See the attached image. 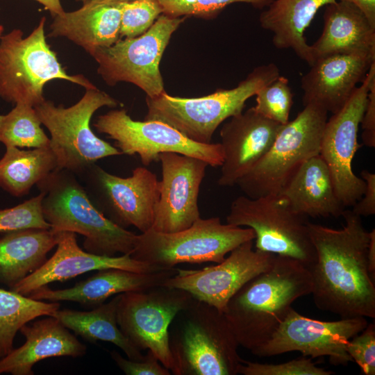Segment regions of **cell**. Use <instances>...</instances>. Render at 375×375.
<instances>
[{"instance_id": "1", "label": "cell", "mask_w": 375, "mask_h": 375, "mask_svg": "<svg viewBox=\"0 0 375 375\" xmlns=\"http://www.w3.org/2000/svg\"><path fill=\"white\" fill-rule=\"evenodd\" d=\"M345 224L334 229L308 222L316 259L308 268L314 303L341 318H375V282L368 271L370 232L361 217L344 210Z\"/></svg>"}, {"instance_id": "2", "label": "cell", "mask_w": 375, "mask_h": 375, "mask_svg": "<svg viewBox=\"0 0 375 375\" xmlns=\"http://www.w3.org/2000/svg\"><path fill=\"white\" fill-rule=\"evenodd\" d=\"M311 291L308 268L297 259L276 255L268 269L230 299L224 313L239 345L251 352L270 338L292 304Z\"/></svg>"}, {"instance_id": "3", "label": "cell", "mask_w": 375, "mask_h": 375, "mask_svg": "<svg viewBox=\"0 0 375 375\" xmlns=\"http://www.w3.org/2000/svg\"><path fill=\"white\" fill-rule=\"evenodd\" d=\"M169 344L174 375H236L243 362L224 313L194 298L172 321Z\"/></svg>"}, {"instance_id": "4", "label": "cell", "mask_w": 375, "mask_h": 375, "mask_svg": "<svg viewBox=\"0 0 375 375\" xmlns=\"http://www.w3.org/2000/svg\"><path fill=\"white\" fill-rule=\"evenodd\" d=\"M36 185L44 194L42 213L52 231L83 235V247L91 253L106 256L131 254L138 235L107 218L93 203L74 174L57 168Z\"/></svg>"}, {"instance_id": "5", "label": "cell", "mask_w": 375, "mask_h": 375, "mask_svg": "<svg viewBox=\"0 0 375 375\" xmlns=\"http://www.w3.org/2000/svg\"><path fill=\"white\" fill-rule=\"evenodd\" d=\"M279 75L278 66L271 62L253 69L236 87L219 89L207 96L185 98L171 96L165 91L155 98H146L144 120L165 123L191 140L211 143L217 127L242 112L246 101Z\"/></svg>"}, {"instance_id": "6", "label": "cell", "mask_w": 375, "mask_h": 375, "mask_svg": "<svg viewBox=\"0 0 375 375\" xmlns=\"http://www.w3.org/2000/svg\"><path fill=\"white\" fill-rule=\"evenodd\" d=\"M44 17L26 38L20 29L0 37V98L33 107L42 103L44 85L62 79L85 89L95 88L83 75H69L50 48L44 34Z\"/></svg>"}, {"instance_id": "7", "label": "cell", "mask_w": 375, "mask_h": 375, "mask_svg": "<svg viewBox=\"0 0 375 375\" xmlns=\"http://www.w3.org/2000/svg\"><path fill=\"white\" fill-rule=\"evenodd\" d=\"M117 105L115 99L95 87L85 89L81 99L68 108L56 106L46 99L34 107L41 124L49 131V147L56 157L58 169L81 176L97 160L122 154L90 128L91 118L97 110Z\"/></svg>"}, {"instance_id": "8", "label": "cell", "mask_w": 375, "mask_h": 375, "mask_svg": "<svg viewBox=\"0 0 375 375\" xmlns=\"http://www.w3.org/2000/svg\"><path fill=\"white\" fill-rule=\"evenodd\" d=\"M251 228L222 224L219 217L199 218L174 233L153 229L138 234L133 258L165 269L181 263H219L234 249L254 240Z\"/></svg>"}, {"instance_id": "9", "label": "cell", "mask_w": 375, "mask_h": 375, "mask_svg": "<svg viewBox=\"0 0 375 375\" xmlns=\"http://www.w3.org/2000/svg\"><path fill=\"white\" fill-rule=\"evenodd\" d=\"M327 114L321 107L308 104L283 125L267 152L238 181L245 196L279 194L301 164L319 154Z\"/></svg>"}, {"instance_id": "10", "label": "cell", "mask_w": 375, "mask_h": 375, "mask_svg": "<svg viewBox=\"0 0 375 375\" xmlns=\"http://www.w3.org/2000/svg\"><path fill=\"white\" fill-rule=\"evenodd\" d=\"M226 220L227 224L253 229L257 250L297 259L307 267L315 261L307 217L295 212L281 194L238 197Z\"/></svg>"}, {"instance_id": "11", "label": "cell", "mask_w": 375, "mask_h": 375, "mask_svg": "<svg viewBox=\"0 0 375 375\" xmlns=\"http://www.w3.org/2000/svg\"><path fill=\"white\" fill-rule=\"evenodd\" d=\"M185 18L161 14L143 34L97 49L92 56L99 65V74L109 85L128 82L139 87L147 97L159 96L165 92L160 70L162 54Z\"/></svg>"}, {"instance_id": "12", "label": "cell", "mask_w": 375, "mask_h": 375, "mask_svg": "<svg viewBox=\"0 0 375 375\" xmlns=\"http://www.w3.org/2000/svg\"><path fill=\"white\" fill-rule=\"evenodd\" d=\"M192 299L188 292L163 285L122 293L117 308V324L135 347L151 351L171 370L169 326Z\"/></svg>"}, {"instance_id": "13", "label": "cell", "mask_w": 375, "mask_h": 375, "mask_svg": "<svg viewBox=\"0 0 375 375\" xmlns=\"http://www.w3.org/2000/svg\"><path fill=\"white\" fill-rule=\"evenodd\" d=\"M94 126L113 140L122 154H138L144 166L158 160L159 155L165 152L195 157L213 167H220L224 160L220 143L194 142L161 122L133 120L124 109L112 110L99 116Z\"/></svg>"}, {"instance_id": "14", "label": "cell", "mask_w": 375, "mask_h": 375, "mask_svg": "<svg viewBox=\"0 0 375 375\" xmlns=\"http://www.w3.org/2000/svg\"><path fill=\"white\" fill-rule=\"evenodd\" d=\"M81 176L93 203L113 223L124 228L133 226L141 233L152 228L160 197L156 174L141 166L123 178L94 163Z\"/></svg>"}, {"instance_id": "15", "label": "cell", "mask_w": 375, "mask_h": 375, "mask_svg": "<svg viewBox=\"0 0 375 375\" xmlns=\"http://www.w3.org/2000/svg\"><path fill=\"white\" fill-rule=\"evenodd\" d=\"M374 78L375 62L343 108L327 119L321 140L319 155L329 169L335 193L344 207L353 206L365 189V181L353 172L352 160L361 147L358 142V128Z\"/></svg>"}, {"instance_id": "16", "label": "cell", "mask_w": 375, "mask_h": 375, "mask_svg": "<svg viewBox=\"0 0 375 375\" xmlns=\"http://www.w3.org/2000/svg\"><path fill=\"white\" fill-rule=\"evenodd\" d=\"M368 324L364 317L319 321L301 315L292 308L270 338L251 351L269 357L299 351L315 358L328 356L334 365L347 366L353 360L347 351L349 341Z\"/></svg>"}, {"instance_id": "17", "label": "cell", "mask_w": 375, "mask_h": 375, "mask_svg": "<svg viewBox=\"0 0 375 375\" xmlns=\"http://www.w3.org/2000/svg\"><path fill=\"white\" fill-rule=\"evenodd\" d=\"M276 254L253 249V240L240 244L221 262L199 269L177 267L162 284L188 292L224 312L230 299L249 280L268 269Z\"/></svg>"}, {"instance_id": "18", "label": "cell", "mask_w": 375, "mask_h": 375, "mask_svg": "<svg viewBox=\"0 0 375 375\" xmlns=\"http://www.w3.org/2000/svg\"><path fill=\"white\" fill-rule=\"evenodd\" d=\"M162 180L153 230L177 232L200 218L198 204L201 183L208 164L199 158L174 152L162 153Z\"/></svg>"}, {"instance_id": "19", "label": "cell", "mask_w": 375, "mask_h": 375, "mask_svg": "<svg viewBox=\"0 0 375 375\" xmlns=\"http://www.w3.org/2000/svg\"><path fill=\"white\" fill-rule=\"evenodd\" d=\"M229 119L219 132L224 160L217 183L224 187L236 185L250 171L269 149L283 126L253 107Z\"/></svg>"}, {"instance_id": "20", "label": "cell", "mask_w": 375, "mask_h": 375, "mask_svg": "<svg viewBox=\"0 0 375 375\" xmlns=\"http://www.w3.org/2000/svg\"><path fill=\"white\" fill-rule=\"evenodd\" d=\"M58 233L57 249L54 254L39 268L12 287V290L28 296L33 291L51 283L64 281L88 272L109 268L142 273L162 270L135 260L128 254L106 256L85 251L78 245L75 233Z\"/></svg>"}, {"instance_id": "21", "label": "cell", "mask_w": 375, "mask_h": 375, "mask_svg": "<svg viewBox=\"0 0 375 375\" xmlns=\"http://www.w3.org/2000/svg\"><path fill=\"white\" fill-rule=\"evenodd\" d=\"M375 58L346 53L317 58L301 79L303 104H314L335 114L365 79Z\"/></svg>"}, {"instance_id": "22", "label": "cell", "mask_w": 375, "mask_h": 375, "mask_svg": "<svg viewBox=\"0 0 375 375\" xmlns=\"http://www.w3.org/2000/svg\"><path fill=\"white\" fill-rule=\"evenodd\" d=\"M176 272L177 267L147 273L117 268L101 269L72 288L52 290L45 285L33 291L27 297L51 302L74 301L95 308L105 303L112 296L162 285Z\"/></svg>"}, {"instance_id": "23", "label": "cell", "mask_w": 375, "mask_h": 375, "mask_svg": "<svg viewBox=\"0 0 375 375\" xmlns=\"http://www.w3.org/2000/svg\"><path fill=\"white\" fill-rule=\"evenodd\" d=\"M19 331L26 342L0 359V374L33 375V365L42 360L86 353V347L53 316L26 324Z\"/></svg>"}, {"instance_id": "24", "label": "cell", "mask_w": 375, "mask_h": 375, "mask_svg": "<svg viewBox=\"0 0 375 375\" xmlns=\"http://www.w3.org/2000/svg\"><path fill=\"white\" fill-rule=\"evenodd\" d=\"M122 1L90 0L72 12L53 17L50 37H64L92 54L120 39Z\"/></svg>"}, {"instance_id": "25", "label": "cell", "mask_w": 375, "mask_h": 375, "mask_svg": "<svg viewBox=\"0 0 375 375\" xmlns=\"http://www.w3.org/2000/svg\"><path fill=\"white\" fill-rule=\"evenodd\" d=\"M324 26L310 45L314 60L336 53L375 58V27L356 5L335 1L326 6Z\"/></svg>"}, {"instance_id": "26", "label": "cell", "mask_w": 375, "mask_h": 375, "mask_svg": "<svg viewBox=\"0 0 375 375\" xmlns=\"http://www.w3.org/2000/svg\"><path fill=\"white\" fill-rule=\"evenodd\" d=\"M279 194L295 212L307 217H338L345 208L335 193L329 169L319 154L303 162Z\"/></svg>"}, {"instance_id": "27", "label": "cell", "mask_w": 375, "mask_h": 375, "mask_svg": "<svg viewBox=\"0 0 375 375\" xmlns=\"http://www.w3.org/2000/svg\"><path fill=\"white\" fill-rule=\"evenodd\" d=\"M336 0H274L259 16L260 26L273 34L278 49H290L311 66L315 60L304 32L318 10Z\"/></svg>"}, {"instance_id": "28", "label": "cell", "mask_w": 375, "mask_h": 375, "mask_svg": "<svg viewBox=\"0 0 375 375\" xmlns=\"http://www.w3.org/2000/svg\"><path fill=\"white\" fill-rule=\"evenodd\" d=\"M58 238V233L51 228L3 233L0 238V282L11 288L39 268Z\"/></svg>"}, {"instance_id": "29", "label": "cell", "mask_w": 375, "mask_h": 375, "mask_svg": "<svg viewBox=\"0 0 375 375\" xmlns=\"http://www.w3.org/2000/svg\"><path fill=\"white\" fill-rule=\"evenodd\" d=\"M119 294L90 311L58 309L52 316L84 340L92 343L97 341L112 343L121 349L128 359L140 360L144 355L124 336L117 324Z\"/></svg>"}, {"instance_id": "30", "label": "cell", "mask_w": 375, "mask_h": 375, "mask_svg": "<svg viewBox=\"0 0 375 375\" xmlns=\"http://www.w3.org/2000/svg\"><path fill=\"white\" fill-rule=\"evenodd\" d=\"M0 160V188L15 197L30 192L58 168L56 157L50 147L23 150L6 147Z\"/></svg>"}, {"instance_id": "31", "label": "cell", "mask_w": 375, "mask_h": 375, "mask_svg": "<svg viewBox=\"0 0 375 375\" xmlns=\"http://www.w3.org/2000/svg\"><path fill=\"white\" fill-rule=\"evenodd\" d=\"M60 308L58 302H45L0 288V359L13 349L20 328L41 316H52Z\"/></svg>"}, {"instance_id": "32", "label": "cell", "mask_w": 375, "mask_h": 375, "mask_svg": "<svg viewBox=\"0 0 375 375\" xmlns=\"http://www.w3.org/2000/svg\"><path fill=\"white\" fill-rule=\"evenodd\" d=\"M34 107L19 103L7 114H0V142L6 147H49L50 139L41 127Z\"/></svg>"}, {"instance_id": "33", "label": "cell", "mask_w": 375, "mask_h": 375, "mask_svg": "<svg viewBox=\"0 0 375 375\" xmlns=\"http://www.w3.org/2000/svg\"><path fill=\"white\" fill-rule=\"evenodd\" d=\"M255 96L256 104L253 108L257 112L281 125L290 121L293 93L286 77L279 75L261 88Z\"/></svg>"}, {"instance_id": "34", "label": "cell", "mask_w": 375, "mask_h": 375, "mask_svg": "<svg viewBox=\"0 0 375 375\" xmlns=\"http://www.w3.org/2000/svg\"><path fill=\"white\" fill-rule=\"evenodd\" d=\"M274 0H158L163 13L169 16L196 17L212 19L227 6L234 3H247L256 9L267 7Z\"/></svg>"}, {"instance_id": "35", "label": "cell", "mask_w": 375, "mask_h": 375, "mask_svg": "<svg viewBox=\"0 0 375 375\" xmlns=\"http://www.w3.org/2000/svg\"><path fill=\"white\" fill-rule=\"evenodd\" d=\"M43 197L44 194L40 192L36 197L14 207L0 210V233L27 228L50 229L51 225L42 213Z\"/></svg>"}, {"instance_id": "36", "label": "cell", "mask_w": 375, "mask_h": 375, "mask_svg": "<svg viewBox=\"0 0 375 375\" xmlns=\"http://www.w3.org/2000/svg\"><path fill=\"white\" fill-rule=\"evenodd\" d=\"M163 13L158 0L122 2L120 38H133L145 33Z\"/></svg>"}, {"instance_id": "37", "label": "cell", "mask_w": 375, "mask_h": 375, "mask_svg": "<svg viewBox=\"0 0 375 375\" xmlns=\"http://www.w3.org/2000/svg\"><path fill=\"white\" fill-rule=\"evenodd\" d=\"M333 371L319 367L305 356L280 364L259 363L243 360L238 374L243 375H331Z\"/></svg>"}, {"instance_id": "38", "label": "cell", "mask_w": 375, "mask_h": 375, "mask_svg": "<svg viewBox=\"0 0 375 375\" xmlns=\"http://www.w3.org/2000/svg\"><path fill=\"white\" fill-rule=\"evenodd\" d=\"M347 351L362 374H375V324L370 323L347 343Z\"/></svg>"}, {"instance_id": "39", "label": "cell", "mask_w": 375, "mask_h": 375, "mask_svg": "<svg viewBox=\"0 0 375 375\" xmlns=\"http://www.w3.org/2000/svg\"><path fill=\"white\" fill-rule=\"evenodd\" d=\"M111 357L120 369L126 375H170L153 353L147 350L143 359L133 360L122 357L118 352H111Z\"/></svg>"}, {"instance_id": "40", "label": "cell", "mask_w": 375, "mask_h": 375, "mask_svg": "<svg viewBox=\"0 0 375 375\" xmlns=\"http://www.w3.org/2000/svg\"><path fill=\"white\" fill-rule=\"evenodd\" d=\"M365 182V189L361 198L352 206L351 211L360 217H368L375 214V174L368 170L360 172Z\"/></svg>"}, {"instance_id": "41", "label": "cell", "mask_w": 375, "mask_h": 375, "mask_svg": "<svg viewBox=\"0 0 375 375\" xmlns=\"http://www.w3.org/2000/svg\"><path fill=\"white\" fill-rule=\"evenodd\" d=\"M363 144L369 147H375V78L370 84L367 102L360 122Z\"/></svg>"}, {"instance_id": "42", "label": "cell", "mask_w": 375, "mask_h": 375, "mask_svg": "<svg viewBox=\"0 0 375 375\" xmlns=\"http://www.w3.org/2000/svg\"><path fill=\"white\" fill-rule=\"evenodd\" d=\"M356 5L365 15L371 24L375 27V0H340Z\"/></svg>"}, {"instance_id": "43", "label": "cell", "mask_w": 375, "mask_h": 375, "mask_svg": "<svg viewBox=\"0 0 375 375\" xmlns=\"http://www.w3.org/2000/svg\"><path fill=\"white\" fill-rule=\"evenodd\" d=\"M368 271L371 278L375 281V230L370 231V240L367 251Z\"/></svg>"}, {"instance_id": "44", "label": "cell", "mask_w": 375, "mask_h": 375, "mask_svg": "<svg viewBox=\"0 0 375 375\" xmlns=\"http://www.w3.org/2000/svg\"><path fill=\"white\" fill-rule=\"evenodd\" d=\"M43 5L46 10H48L53 17L56 15L62 14L65 10L60 3V0H35Z\"/></svg>"}, {"instance_id": "45", "label": "cell", "mask_w": 375, "mask_h": 375, "mask_svg": "<svg viewBox=\"0 0 375 375\" xmlns=\"http://www.w3.org/2000/svg\"><path fill=\"white\" fill-rule=\"evenodd\" d=\"M3 26L2 25H0V37L2 35V33L3 31Z\"/></svg>"}, {"instance_id": "46", "label": "cell", "mask_w": 375, "mask_h": 375, "mask_svg": "<svg viewBox=\"0 0 375 375\" xmlns=\"http://www.w3.org/2000/svg\"><path fill=\"white\" fill-rule=\"evenodd\" d=\"M117 1L124 2V1H133V0H117Z\"/></svg>"}, {"instance_id": "47", "label": "cell", "mask_w": 375, "mask_h": 375, "mask_svg": "<svg viewBox=\"0 0 375 375\" xmlns=\"http://www.w3.org/2000/svg\"><path fill=\"white\" fill-rule=\"evenodd\" d=\"M76 1H81L83 3H85V2L88 1H90V0H76Z\"/></svg>"}]
</instances>
